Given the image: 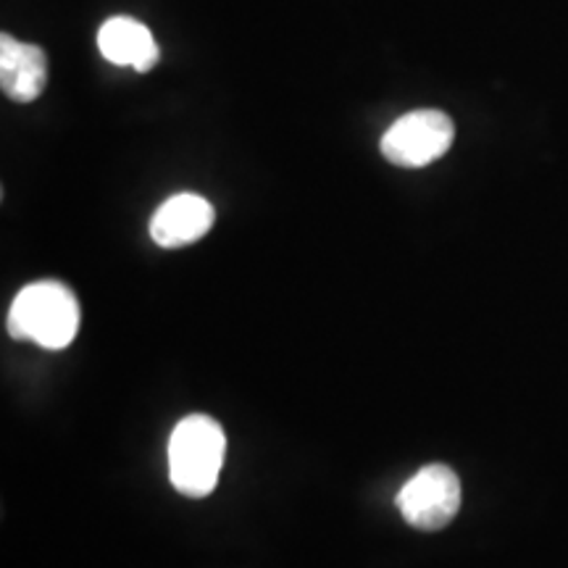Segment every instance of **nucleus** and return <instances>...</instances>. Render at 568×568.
<instances>
[{"instance_id": "obj_1", "label": "nucleus", "mask_w": 568, "mask_h": 568, "mask_svg": "<svg viewBox=\"0 0 568 568\" xmlns=\"http://www.w3.org/2000/svg\"><path fill=\"white\" fill-rule=\"evenodd\" d=\"M6 326L9 335L21 343H34L45 351H63L80 332V303L63 282H32L13 297Z\"/></svg>"}, {"instance_id": "obj_2", "label": "nucleus", "mask_w": 568, "mask_h": 568, "mask_svg": "<svg viewBox=\"0 0 568 568\" xmlns=\"http://www.w3.org/2000/svg\"><path fill=\"white\" fill-rule=\"evenodd\" d=\"M226 458V435L216 418L193 414L169 437V479L184 497H209Z\"/></svg>"}, {"instance_id": "obj_3", "label": "nucleus", "mask_w": 568, "mask_h": 568, "mask_svg": "<svg viewBox=\"0 0 568 568\" xmlns=\"http://www.w3.org/2000/svg\"><path fill=\"white\" fill-rule=\"evenodd\" d=\"M456 140V124L437 109H418L400 116L382 134V155L400 169H422L443 159Z\"/></svg>"}, {"instance_id": "obj_4", "label": "nucleus", "mask_w": 568, "mask_h": 568, "mask_svg": "<svg viewBox=\"0 0 568 568\" xmlns=\"http://www.w3.org/2000/svg\"><path fill=\"white\" fill-rule=\"evenodd\" d=\"M408 527L418 531L445 529L460 510V479L450 466L429 464L410 477L395 497Z\"/></svg>"}, {"instance_id": "obj_5", "label": "nucleus", "mask_w": 568, "mask_h": 568, "mask_svg": "<svg viewBox=\"0 0 568 568\" xmlns=\"http://www.w3.org/2000/svg\"><path fill=\"white\" fill-rule=\"evenodd\" d=\"M216 222V211L205 197L180 193L163 201L151 219V237L161 247H184L203 240Z\"/></svg>"}, {"instance_id": "obj_6", "label": "nucleus", "mask_w": 568, "mask_h": 568, "mask_svg": "<svg viewBox=\"0 0 568 568\" xmlns=\"http://www.w3.org/2000/svg\"><path fill=\"white\" fill-rule=\"evenodd\" d=\"M48 84V55L40 45L0 34V88L13 103L38 101Z\"/></svg>"}, {"instance_id": "obj_7", "label": "nucleus", "mask_w": 568, "mask_h": 568, "mask_svg": "<svg viewBox=\"0 0 568 568\" xmlns=\"http://www.w3.org/2000/svg\"><path fill=\"white\" fill-rule=\"evenodd\" d=\"M98 48L103 59L116 67H132L134 71H151L161 59V48L153 32L138 19L111 17L98 30Z\"/></svg>"}]
</instances>
